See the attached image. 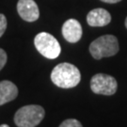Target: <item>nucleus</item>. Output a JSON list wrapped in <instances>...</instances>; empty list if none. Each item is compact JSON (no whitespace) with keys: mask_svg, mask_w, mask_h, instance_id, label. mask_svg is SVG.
<instances>
[{"mask_svg":"<svg viewBox=\"0 0 127 127\" xmlns=\"http://www.w3.org/2000/svg\"><path fill=\"white\" fill-rule=\"evenodd\" d=\"M6 62H7V54L3 49L0 48V71L4 68Z\"/></svg>","mask_w":127,"mask_h":127,"instance_id":"f8f14e48","label":"nucleus"},{"mask_svg":"<svg viewBox=\"0 0 127 127\" xmlns=\"http://www.w3.org/2000/svg\"><path fill=\"white\" fill-rule=\"evenodd\" d=\"M34 44L39 53L46 59H57L61 52L59 42L53 35L47 32L39 33L34 39Z\"/></svg>","mask_w":127,"mask_h":127,"instance_id":"20e7f679","label":"nucleus"},{"mask_svg":"<svg viewBox=\"0 0 127 127\" xmlns=\"http://www.w3.org/2000/svg\"><path fill=\"white\" fill-rule=\"evenodd\" d=\"M18 95V89L12 82L4 80L0 82V105L13 101Z\"/></svg>","mask_w":127,"mask_h":127,"instance_id":"1a4fd4ad","label":"nucleus"},{"mask_svg":"<svg viewBox=\"0 0 127 127\" xmlns=\"http://www.w3.org/2000/svg\"><path fill=\"white\" fill-rule=\"evenodd\" d=\"M51 80L59 88L71 89L79 84L81 73L74 65L64 62L57 65L53 69L51 73Z\"/></svg>","mask_w":127,"mask_h":127,"instance_id":"f257e3e1","label":"nucleus"},{"mask_svg":"<svg viewBox=\"0 0 127 127\" xmlns=\"http://www.w3.org/2000/svg\"><path fill=\"white\" fill-rule=\"evenodd\" d=\"M125 27H126V28H127V17H126V19H125Z\"/></svg>","mask_w":127,"mask_h":127,"instance_id":"2eb2a0df","label":"nucleus"},{"mask_svg":"<svg viewBox=\"0 0 127 127\" xmlns=\"http://www.w3.org/2000/svg\"><path fill=\"white\" fill-rule=\"evenodd\" d=\"M101 1H103L104 3H109V4H114V3H118L120 1H122V0H101Z\"/></svg>","mask_w":127,"mask_h":127,"instance_id":"ddd939ff","label":"nucleus"},{"mask_svg":"<svg viewBox=\"0 0 127 127\" xmlns=\"http://www.w3.org/2000/svg\"><path fill=\"white\" fill-rule=\"evenodd\" d=\"M62 35L69 42L75 43L81 39L82 27L75 19H69L62 26Z\"/></svg>","mask_w":127,"mask_h":127,"instance_id":"0eeeda50","label":"nucleus"},{"mask_svg":"<svg viewBox=\"0 0 127 127\" xmlns=\"http://www.w3.org/2000/svg\"><path fill=\"white\" fill-rule=\"evenodd\" d=\"M0 127H9L8 124H2V125H0Z\"/></svg>","mask_w":127,"mask_h":127,"instance_id":"4468645a","label":"nucleus"},{"mask_svg":"<svg viewBox=\"0 0 127 127\" xmlns=\"http://www.w3.org/2000/svg\"><path fill=\"white\" fill-rule=\"evenodd\" d=\"M7 28V18L4 14L0 13V37L2 36L6 31Z\"/></svg>","mask_w":127,"mask_h":127,"instance_id":"9b49d317","label":"nucleus"},{"mask_svg":"<svg viewBox=\"0 0 127 127\" xmlns=\"http://www.w3.org/2000/svg\"><path fill=\"white\" fill-rule=\"evenodd\" d=\"M17 11L21 18L27 22H34L40 17V10L34 0H19Z\"/></svg>","mask_w":127,"mask_h":127,"instance_id":"423d86ee","label":"nucleus"},{"mask_svg":"<svg viewBox=\"0 0 127 127\" xmlns=\"http://www.w3.org/2000/svg\"><path fill=\"white\" fill-rule=\"evenodd\" d=\"M44 109L38 104L25 105L16 111L14 123L18 127H35L44 118Z\"/></svg>","mask_w":127,"mask_h":127,"instance_id":"f03ea898","label":"nucleus"},{"mask_svg":"<svg viewBox=\"0 0 127 127\" xmlns=\"http://www.w3.org/2000/svg\"><path fill=\"white\" fill-rule=\"evenodd\" d=\"M111 21V15L106 9L98 8L91 10L87 15V22L91 27H104Z\"/></svg>","mask_w":127,"mask_h":127,"instance_id":"6e6552de","label":"nucleus"},{"mask_svg":"<svg viewBox=\"0 0 127 127\" xmlns=\"http://www.w3.org/2000/svg\"><path fill=\"white\" fill-rule=\"evenodd\" d=\"M90 52L95 59L112 57L119 52L118 40L113 35L99 37L91 43Z\"/></svg>","mask_w":127,"mask_h":127,"instance_id":"7ed1b4c3","label":"nucleus"},{"mask_svg":"<svg viewBox=\"0 0 127 127\" xmlns=\"http://www.w3.org/2000/svg\"><path fill=\"white\" fill-rule=\"evenodd\" d=\"M91 89L96 94L113 95L117 91L118 83L111 75L104 73H97L91 80Z\"/></svg>","mask_w":127,"mask_h":127,"instance_id":"39448f33","label":"nucleus"},{"mask_svg":"<svg viewBox=\"0 0 127 127\" xmlns=\"http://www.w3.org/2000/svg\"><path fill=\"white\" fill-rule=\"evenodd\" d=\"M59 127H83L80 122H78L77 120L74 119H68L65 120L63 123L59 125Z\"/></svg>","mask_w":127,"mask_h":127,"instance_id":"9d476101","label":"nucleus"}]
</instances>
